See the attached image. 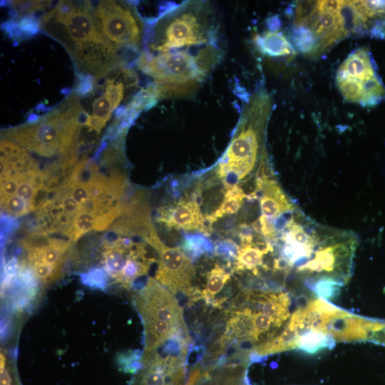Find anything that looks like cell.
<instances>
[{
	"label": "cell",
	"mask_w": 385,
	"mask_h": 385,
	"mask_svg": "<svg viewBox=\"0 0 385 385\" xmlns=\"http://www.w3.org/2000/svg\"><path fill=\"white\" fill-rule=\"evenodd\" d=\"M222 51L210 45L197 52L186 51L150 54L143 51L138 68L154 80L158 99L192 94L217 64Z\"/></svg>",
	"instance_id": "3"
},
{
	"label": "cell",
	"mask_w": 385,
	"mask_h": 385,
	"mask_svg": "<svg viewBox=\"0 0 385 385\" xmlns=\"http://www.w3.org/2000/svg\"><path fill=\"white\" fill-rule=\"evenodd\" d=\"M145 241L158 254L156 281L174 294L192 297L197 290L192 287L195 270L190 257L178 247L165 245L155 230Z\"/></svg>",
	"instance_id": "11"
},
{
	"label": "cell",
	"mask_w": 385,
	"mask_h": 385,
	"mask_svg": "<svg viewBox=\"0 0 385 385\" xmlns=\"http://www.w3.org/2000/svg\"><path fill=\"white\" fill-rule=\"evenodd\" d=\"M142 363L133 385H182L187 360L154 352L142 355Z\"/></svg>",
	"instance_id": "12"
},
{
	"label": "cell",
	"mask_w": 385,
	"mask_h": 385,
	"mask_svg": "<svg viewBox=\"0 0 385 385\" xmlns=\"http://www.w3.org/2000/svg\"><path fill=\"white\" fill-rule=\"evenodd\" d=\"M157 220L166 227L186 231H205L206 219L194 197L183 198L158 210Z\"/></svg>",
	"instance_id": "13"
},
{
	"label": "cell",
	"mask_w": 385,
	"mask_h": 385,
	"mask_svg": "<svg viewBox=\"0 0 385 385\" xmlns=\"http://www.w3.org/2000/svg\"><path fill=\"white\" fill-rule=\"evenodd\" d=\"M84 114L78 97L72 95L37 121L9 129L4 135L40 155L63 158L77 153Z\"/></svg>",
	"instance_id": "4"
},
{
	"label": "cell",
	"mask_w": 385,
	"mask_h": 385,
	"mask_svg": "<svg viewBox=\"0 0 385 385\" xmlns=\"http://www.w3.org/2000/svg\"><path fill=\"white\" fill-rule=\"evenodd\" d=\"M19 182L18 178L11 177L1 181V204L16 193Z\"/></svg>",
	"instance_id": "25"
},
{
	"label": "cell",
	"mask_w": 385,
	"mask_h": 385,
	"mask_svg": "<svg viewBox=\"0 0 385 385\" xmlns=\"http://www.w3.org/2000/svg\"><path fill=\"white\" fill-rule=\"evenodd\" d=\"M183 247L193 258H197L204 252H210L212 250V245L208 240L200 235L187 236Z\"/></svg>",
	"instance_id": "22"
},
{
	"label": "cell",
	"mask_w": 385,
	"mask_h": 385,
	"mask_svg": "<svg viewBox=\"0 0 385 385\" xmlns=\"http://www.w3.org/2000/svg\"><path fill=\"white\" fill-rule=\"evenodd\" d=\"M256 43L262 53L272 56H287L292 52L289 41L278 31H267L261 36H257Z\"/></svg>",
	"instance_id": "17"
},
{
	"label": "cell",
	"mask_w": 385,
	"mask_h": 385,
	"mask_svg": "<svg viewBox=\"0 0 385 385\" xmlns=\"http://www.w3.org/2000/svg\"><path fill=\"white\" fill-rule=\"evenodd\" d=\"M25 253L23 260L37 281L48 286L63 275L71 250V242L32 233L21 241Z\"/></svg>",
	"instance_id": "10"
},
{
	"label": "cell",
	"mask_w": 385,
	"mask_h": 385,
	"mask_svg": "<svg viewBox=\"0 0 385 385\" xmlns=\"http://www.w3.org/2000/svg\"><path fill=\"white\" fill-rule=\"evenodd\" d=\"M40 26L64 46L83 72L100 76L119 64L117 51L101 33L88 1L58 2L43 16Z\"/></svg>",
	"instance_id": "1"
},
{
	"label": "cell",
	"mask_w": 385,
	"mask_h": 385,
	"mask_svg": "<svg viewBox=\"0 0 385 385\" xmlns=\"http://www.w3.org/2000/svg\"><path fill=\"white\" fill-rule=\"evenodd\" d=\"M336 81L348 101L371 106L385 98V86L366 48H358L348 56L337 70Z\"/></svg>",
	"instance_id": "9"
},
{
	"label": "cell",
	"mask_w": 385,
	"mask_h": 385,
	"mask_svg": "<svg viewBox=\"0 0 385 385\" xmlns=\"http://www.w3.org/2000/svg\"><path fill=\"white\" fill-rule=\"evenodd\" d=\"M1 237L4 241L9 233L11 232L12 230H15L18 227L16 222L9 215H1Z\"/></svg>",
	"instance_id": "27"
},
{
	"label": "cell",
	"mask_w": 385,
	"mask_h": 385,
	"mask_svg": "<svg viewBox=\"0 0 385 385\" xmlns=\"http://www.w3.org/2000/svg\"><path fill=\"white\" fill-rule=\"evenodd\" d=\"M272 108L265 90L250 96L244 106L235 135L220 159L217 174L227 188L235 185L254 168L260 147V135Z\"/></svg>",
	"instance_id": "6"
},
{
	"label": "cell",
	"mask_w": 385,
	"mask_h": 385,
	"mask_svg": "<svg viewBox=\"0 0 385 385\" xmlns=\"http://www.w3.org/2000/svg\"><path fill=\"white\" fill-rule=\"evenodd\" d=\"M117 235H106L101 248V263L115 283L129 290L136 279L148 274L155 259L143 242Z\"/></svg>",
	"instance_id": "7"
},
{
	"label": "cell",
	"mask_w": 385,
	"mask_h": 385,
	"mask_svg": "<svg viewBox=\"0 0 385 385\" xmlns=\"http://www.w3.org/2000/svg\"><path fill=\"white\" fill-rule=\"evenodd\" d=\"M96 217L90 212H79L66 235L72 241L78 240L85 233L94 230Z\"/></svg>",
	"instance_id": "20"
},
{
	"label": "cell",
	"mask_w": 385,
	"mask_h": 385,
	"mask_svg": "<svg viewBox=\"0 0 385 385\" xmlns=\"http://www.w3.org/2000/svg\"><path fill=\"white\" fill-rule=\"evenodd\" d=\"M6 364L7 358L5 354L1 351L0 354V385H13V381Z\"/></svg>",
	"instance_id": "28"
},
{
	"label": "cell",
	"mask_w": 385,
	"mask_h": 385,
	"mask_svg": "<svg viewBox=\"0 0 385 385\" xmlns=\"http://www.w3.org/2000/svg\"><path fill=\"white\" fill-rule=\"evenodd\" d=\"M218 31L216 10L210 1H186L153 21L144 51L150 54L197 52L215 45Z\"/></svg>",
	"instance_id": "2"
},
{
	"label": "cell",
	"mask_w": 385,
	"mask_h": 385,
	"mask_svg": "<svg viewBox=\"0 0 385 385\" xmlns=\"http://www.w3.org/2000/svg\"><path fill=\"white\" fill-rule=\"evenodd\" d=\"M335 342L330 334L311 329L297 337L294 349L307 354H315L325 349L333 348Z\"/></svg>",
	"instance_id": "16"
},
{
	"label": "cell",
	"mask_w": 385,
	"mask_h": 385,
	"mask_svg": "<svg viewBox=\"0 0 385 385\" xmlns=\"http://www.w3.org/2000/svg\"><path fill=\"white\" fill-rule=\"evenodd\" d=\"M1 211L15 217L24 215L31 211L29 204L16 195L6 199L1 204Z\"/></svg>",
	"instance_id": "23"
},
{
	"label": "cell",
	"mask_w": 385,
	"mask_h": 385,
	"mask_svg": "<svg viewBox=\"0 0 385 385\" xmlns=\"http://www.w3.org/2000/svg\"><path fill=\"white\" fill-rule=\"evenodd\" d=\"M78 77L79 78L78 83L76 88V93L79 95H86L91 93L94 88L95 78L89 74L84 73H78Z\"/></svg>",
	"instance_id": "26"
},
{
	"label": "cell",
	"mask_w": 385,
	"mask_h": 385,
	"mask_svg": "<svg viewBox=\"0 0 385 385\" xmlns=\"http://www.w3.org/2000/svg\"><path fill=\"white\" fill-rule=\"evenodd\" d=\"M239 247L232 241L227 240L217 243L215 247V253L228 260H235Z\"/></svg>",
	"instance_id": "24"
},
{
	"label": "cell",
	"mask_w": 385,
	"mask_h": 385,
	"mask_svg": "<svg viewBox=\"0 0 385 385\" xmlns=\"http://www.w3.org/2000/svg\"><path fill=\"white\" fill-rule=\"evenodd\" d=\"M231 274L222 266L215 264V267L207 274L206 284L200 292L202 299L207 304L214 306L216 296L223 289L225 285L230 279Z\"/></svg>",
	"instance_id": "18"
},
{
	"label": "cell",
	"mask_w": 385,
	"mask_h": 385,
	"mask_svg": "<svg viewBox=\"0 0 385 385\" xmlns=\"http://www.w3.org/2000/svg\"><path fill=\"white\" fill-rule=\"evenodd\" d=\"M273 248L268 242L253 243V242H242L239 247L235 262L237 271L250 270L257 274L258 267H263L265 255L272 252Z\"/></svg>",
	"instance_id": "15"
},
{
	"label": "cell",
	"mask_w": 385,
	"mask_h": 385,
	"mask_svg": "<svg viewBox=\"0 0 385 385\" xmlns=\"http://www.w3.org/2000/svg\"><path fill=\"white\" fill-rule=\"evenodd\" d=\"M116 108L110 98L104 93L101 96L96 98L93 103L92 115L103 126L110 119L112 112Z\"/></svg>",
	"instance_id": "21"
},
{
	"label": "cell",
	"mask_w": 385,
	"mask_h": 385,
	"mask_svg": "<svg viewBox=\"0 0 385 385\" xmlns=\"http://www.w3.org/2000/svg\"><path fill=\"white\" fill-rule=\"evenodd\" d=\"M132 303L143 326V355L154 353L175 338L190 337L175 294L155 279L148 277L133 292Z\"/></svg>",
	"instance_id": "5"
},
{
	"label": "cell",
	"mask_w": 385,
	"mask_h": 385,
	"mask_svg": "<svg viewBox=\"0 0 385 385\" xmlns=\"http://www.w3.org/2000/svg\"><path fill=\"white\" fill-rule=\"evenodd\" d=\"M255 193L260 192V204L262 215L274 218L284 212H290L294 207L276 181L261 177L257 180Z\"/></svg>",
	"instance_id": "14"
},
{
	"label": "cell",
	"mask_w": 385,
	"mask_h": 385,
	"mask_svg": "<svg viewBox=\"0 0 385 385\" xmlns=\"http://www.w3.org/2000/svg\"><path fill=\"white\" fill-rule=\"evenodd\" d=\"M88 3L101 33L116 51L140 50L144 26L133 5L115 1Z\"/></svg>",
	"instance_id": "8"
},
{
	"label": "cell",
	"mask_w": 385,
	"mask_h": 385,
	"mask_svg": "<svg viewBox=\"0 0 385 385\" xmlns=\"http://www.w3.org/2000/svg\"><path fill=\"white\" fill-rule=\"evenodd\" d=\"M246 197L247 195L240 187L233 185L227 188L221 205L213 213L205 217L206 222L208 225L209 223L212 225L225 215L236 213Z\"/></svg>",
	"instance_id": "19"
}]
</instances>
